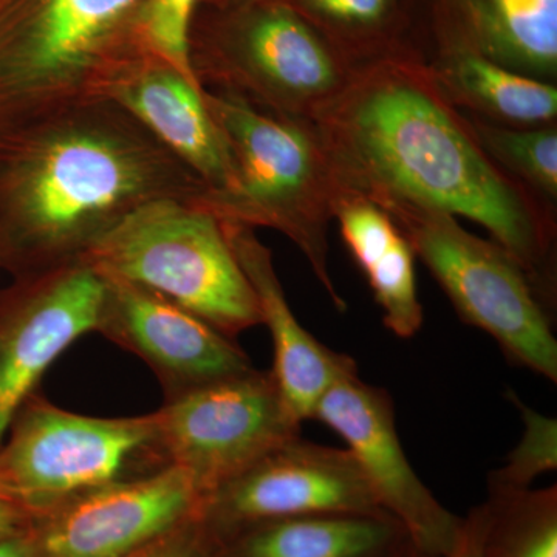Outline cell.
Returning <instances> with one entry per match:
<instances>
[{
	"label": "cell",
	"instance_id": "obj_8",
	"mask_svg": "<svg viewBox=\"0 0 557 557\" xmlns=\"http://www.w3.org/2000/svg\"><path fill=\"white\" fill-rule=\"evenodd\" d=\"M161 468L152 412L83 416L38 392L17 410L0 446V480L33 518L97 487Z\"/></svg>",
	"mask_w": 557,
	"mask_h": 557
},
{
	"label": "cell",
	"instance_id": "obj_2",
	"mask_svg": "<svg viewBox=\"0 0 557 557\" xmlns=\"http://www.w3.org/2000/svg\"><path fill=\"white\" fill-rule=\"evenodd\" d=\"M207 186L116 102L0 127V267L14 277L79 262L135 209L194 203Z\"/></svg>",
	"mask_w": 557,
	"mask_h": 557
},
{
	"label": "cell",
	"instance_id": "obj_20",
	"mask_svg": "<svg viewBox=\"0 0 557 557\" xmlns=\"http://www.w3.org/2000/svg\"><path fill=\"white\" fill-rule=\"evenodd\" d=\"M426 65L450 104L460 112L509 127L555 124L556 84L512 72L475 51L446 44Z\"/></svg>",
	"mask_w": 557,
	"mask_h": 557
},
{
	"label": "cell",
	"instance_id": "obj_11",
	"mask_svg": "<svg viewBox=\"0 0 557 557\" xmlns=\"http://www.w3.org/2000/svg\"><path fill=\"white\" fill-rule=\"evenodd\" d=\"M104 277L89 260L14 277L0 292V446L47 369L97 333Z\"/></svg>",
	"mask_w": 557,
	"mask_h": 557
},
{
	"label": "cell",
	"instance_id": "obj_24",
	"mask_svg": "<svg viewBox=\"0 0 557 557\" xmlns=\"http://www.w3.org/2000/svg\"><path fill=\"white\" fill-rule=\"evenodd\" d=\"M199 2L200 0H146L138 17L137 42L143 53L166 61L200 89L188 58L190 22L199 9Z\"/></svg>",
	"mask_w": 557,
	"mask_h": 557
},
{
	"label": "cell",
	"instance_id": "obj_9",
	"mask_svg": "<svg viewBox=\"0 0 557 557\" xmlns=\"http://www.w3.org/2000/svg\"><path fill=\"white\" fill-rule=\"evenodd\" d=\"M153 416L163 467H177L209 493L259 458L299 437L300 421L271 370L256 368L164 399Z\"/></svg>",
	"mask_w": 557,
	"mask_h": 557
},
{
	"label": "cell",
	"instance_id": "obj_17",
	"mask_svg": "<svg viewBox=\"0 0 557 557\" xmlns=\"http://www.w3.org/2000/svg\"><path fill=\"white\" fill-rule=\"evenodd\" d=\"M209 536L218 557H391L410 542L386 512L292 516Z\"/></svg>",
	"mask_w": 557,
	"mask_h": 557
},
{
	"label": "cell",
	"instance_id": "obj_15",
	"mask_svg": "<svg viewBox=\"0 0 557 557\" xmlns=\"http://www.w3.org/2000/svg\"><path fill=\"white\" fill-rule=\"evenodd\" d=\"M220 225L255 292L260 319L273 339L271 372L282 397L300 423L309 421L319 399L333 384L358 373L357 362L325 346L300 325L278 281L271 249L260 242L255 230L237 223L220 222Z\"/></svg>",
	"mask_w": 557,
	"mask_h": 557
},
{
	"label": "cell",
	"instance_id": "obj_18",
	"mask_svg": "<svg viewBox=\"0 0 557 557\" xmlns=\"http://www.w3.org/2000/svg\"><path fill=\"white\" fill-rule=\"evenodd\" d=\"M446 44L556 84L557 0H445Z\"/></svg>",
	"mask_w": 557,
	"mask_h": 557
},
{
	"label": "cell",
	"instance_id": "obj_7",
	"mask_svg": "<svg viewBox=\"0 0 557 557\" xmlns=\"http://www.w3.org/2000/svg\"><path fill=\"white\" fill-rule=\"evenodd\" d=\"M380 208L397 223L463 322L496 341L512 364L557 383L552 314L507 249L469 233L448 212L399 203Z\"/></svg>",
	"mask_w": 557,
	"mask_h": 557
},
{
	"label": "cell",
	"instance_id": "obj_30",
	"mask_svg": "<svg viewBox=\"0 0 557 557\" xmlns=\"http://www.w3.org/2000/svg\"><path fill=\"white\" fill-rule=\"evenodd\" d=\"M391 557H431L424 555V553L418 552L416 547H413L412 544L405 545V547L399 548L395 555H392Z\"/></svg>",
	"mask_w": 557,
	"mask_h": 557
},
{
	"label": "cell",
	"instance_id": "obj_29",
	"mask_svg": "<svg viewBox=\"0 0 557 557\" xmlns=\"http://www.w3.org/2000/svg\"><path fill=\"white\" fill-rule=\"evenodd\" d=\"M0 557H39L32 528L21 536L0 542Z\"/></svg>",
	"mask_w": 557,
	"mask_h": 557
},
{
	"label": "cell",
	"instance_id": "obj_1",
	"mask_svg": "<svg viewBox=\"0 0 557 557\" xmlns=\"http://www.w3.org/2000/svg\"><path fill=\"white\" fill-rule=\"evenodd\" d=\"M310 121L339 194L479 223L555 311V211L487 159L426 62L387 53L355 64L343 90Z\"/></svg>",
	"mask_w": 557,
	"mask_h": 557
},
{
	"label": "cell",
	"instance_id": "obj_28",
	"mask_svg": "<svg viewBox=\"0 0 557 557\" xmlns=\"http://www.w3.org/2000/svg\"><path fill=\"white\" fill-rule=\"evenodd\" d=\"M482 515L474 508L463 518V530L456 548L445 557H483L482 553Z\"/></svg>",
	"mask_w": 557,
	"mask_h": 557
},
{
	"label": "cell",
	"instance_id": "obj_13",
	"mask_svg": "<svg viewBox=\"0 0 557 557\" xmlns=\"http://www.w3.org/2000/svg\"><path fill=\"white\" fill-rule=\"evenodd\" d=\"M203 491L177 467L119 480L33 518L39 557H126L200 515Z\"/></svg>",
	"mask_w": 557,
	"mask_h": 557
},
{
	"label": "cell",
	"instance_id": "obj_14",
	"mask_svg": "<svg viewBox=\"0 0 557 557\" xmlns=\"http://www.w3.org/2000/svg\"><path fill=\"white\" fill-rule=\"evenodd\" d=\"M100 273L106 289L97 333L143 359L164 399L255 368L236 339L196 314L141 285Z\"/></svg>",
	"mask_w": 557,
	"mask_h": 557
},
{
	"label": "cell",
	"instance_id": "obj_12",
	"mask_svg": "<svg viewBox=\"0 0 557 557\" xmlns=\"http://www.w3.org/2000/svg\"><path fill=\"white\" fill-rule=\"evenodd\" d=\"M317 512L384 511L350 450L299 435L209 493L199 519L218 536L260 520Z\"/></svg>",
	"mask_w": 557,
	"mask_h": 557
},
{
	"label": "cell",
	"instance_id": "obj_21",
	"mask_svg": "<svg viewBox=\"0 0 557 557\" xmlns=\"http://www.w3.org/2000/svg\"><path fill=\"white\" fill-rule=\"evenodd\" d=\"M483 557H557V486L487 493Z\"/></svg>",
	"mask_w": 557,
	"mask_h": 557
},
{
	"label": "cell",
	"instance_id": "obj_31",
	"mask_svg": "<svg viewBox=\"0 0 557 557\" xmlns=\"http://www.w3.org/2000/svg\"><path fill=\"white\" fill-rule=\"evenodd\" d=\"M209 2L215 3L220 9H228V7L244 5V3L259 2V0H209Z\"/></svg>",
	"mask_w": 557,
	"mask_h": 557
},
{
	"label": "cell",
	"instance_id": "obj_3",
	"mask_svg": "<svg viewBox=\"0 0 557 557\" xmlns=\"http://www.w3.org/2000/svg\"><path fill=\"white\" fill-rule=\"evenodd\" d=\"M201 98L228 148L234 182L225 190H205L193 205L222 223L284 234L306 256L333 307L346 311L329 262L339 189L311 121L270 115L220 91L201 89Z\"/></svg>",
	"mask_w": 557,
	"mask_h": 557
},
{
	"label": "cell",
	"instance_id": "obj_25",
	"mask_svg": "<svg viewBox=\"0 0 557 557\" xmlns=\"http://www.w3.org/2000/svg\"><path fill=\"white\" fill-rule=\"evenodd\" d=\"M313 27L347 40L376 38L392 21L397 0H287Z\"/></svg>",
	"mask_w": 557,
	"mask_h": 557
},
{
	"label": "cell",
	"instance_id": "obj_5",
	"mask_svg": "<svg viewBox=\"0 0 557 557\" xmlns=\"http://www.w3.org/2000/svg\"><path fill=\"white\" fill-rule=\"evenodd\" d=\"M86 260L163 296L231 339L262 324L222 225L196 205L164 199L135 209Z\"/></svg>",
	"mask_w": 557,
	"mask_h": 557
},
{
	"label": "cell",
	"instance_id": "obj_22",
	"mask_svg": "<svg viewBox=\"0 0 557 557\" xmlns=\"http://www.w3.org/2000/svg\"><path fill=\"white\" fill-rule=\"evenodd\" d=\"M463 113V112H461ZM487 159L555 207L557 200V126L509 127L463 113Z\"/></svg>",
	"mask_w": 557,
	"mask_h": 557
},
{
	"label": "cell",
	"instance_id": "obj_6",
	"mask_svg": "<svg viewBox=\"0 0 557 557\" xmlns=\"http://www.w3.org/2000/svg\"><path fill=\"white\" fill-rule=\"evenodd\" d=\"M234 9L207 38L189 35L188 58L200 89L252 108L310 120L346 86L355 64L287 0Z\"/></svg>",
	"mask_w": 557,
	"mask_h": 557
},
{
	"label": "cell",
	"instance_id": "obj_19",
	"mask_svg": "<svg viewBox=\"0 0 557 557\" xmlns=\"http://www.w3.org/2000/svg\"><path fill=\"white\" fill-rule=\"evenodd\" d=\"M333 220L368 278L388 332L413 338L423 325L424 311L418 298L416 252L405 234L379 205L351 194H339Z\"/></svg>",
	"mask_w": 557,
	"mask_h": 557
},
{
	"label": "cell",
	"instance_id": "obj_4",
	"mask_svg": "<svg viewBox=\"0 0 557 557\" xmlns=\"http://www.w3.org/2000/svg\"><path fill=\"white\" fill-rule=\"evenodd\" d=\"M146 0H0V127L108 100Z\"/></svg>",
	"mask_w": 557,
	"mask_h": 557
},
{
	"label": "cell",
	"instance_id": "obj_32",
	"mask_svg": "<svg viewBox=\"0 0 557 557\" xmlns=\"http://www.w3.org/2000/svg\"><path fill=\"white\" fill-rule=\"evenodd\" d=\"M0 494H3V496H10V497H13V496H11V494L9 493V490H7L5 485H3L2 480H0ZM13 498H14V497H13Z\"/></svg>",
	"mask_w": 557,
	"mask_h": 557
},
{
	"label": "cell",
	"instance_id": "obj_26",
	"mask_svg": "<svg viewBox=\"0 0 557 557\" xmlns=\"http://www.w3.org/2000/svg\"><path fill=\"white\" fill-rule=\"evenodd\" d=\"M126 557H218V553L197 516Z\"/></svg>",
	"mask_w": 557,
	"mask_h": 557
},
{
	"label": "cell",
	"instance_id": "obj_23",
	"mask_svg": "<svg viewBox=\"0 0 557 557\" xmlns=\"http://www.w3.org/2000/svg\"><path fill=\"white\" fill-rule=\"evenodd\" d=\"M522 418V437L505 465L487 474V493L530 490L544 474L557 469V421L528 406L515 388L505 395Z\"/></svg>",
	"mask_w": 557,
	"mask_h": 557
},
{
	"label": "cell",
	"instance_id": "obj_16",
	"mask_svg": "<svg viewBox=\"0 0 557 557\" xmlns=\"http://www.w3.org/2000/svg\"><path fill=\"white\" fill-rule=\"evenodd\" d=\"M108 100L152 132L207 190H225L233 185V161L201 90L166 61L141 54L113 84Z\"/></svg>",
	"mask_w": 557,
	"mask_h": 557
},
{
	"label": "cell",
	"instance_id": "obj_27",
	"mask_svg": "<svg viewBox=\"0 0 557 557\" xmlns=\"http://www.w3.org/2000/svg\"><path fill=\"white\" fill-rule=\"evenodd\" d=\"M32 512L16 498L0 494V542L21 536L30 530Z\"/></svg>",
	"mask_w": 557,
	"mask_h": 557
},
{
	"label": "cell",
	"instance_id": "obj_10",
	"mask_svg": "<svg viewBox=\"0 0 557 557\" xmlns=\"http://www.w3.org/2000/svg\"><path fill=\"white\" fill-rule=\"evenodd\" d=\"M311 420L325 424L346 442L376 504L401 523L418 552L445 557L456 548L463 518L440 504L409 463L386 388L364 383L358 373L348 375L319 399Z\"/></svg>",
	"mask_w": 557,
	"mask_h": 557
}]
</instances>
